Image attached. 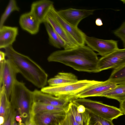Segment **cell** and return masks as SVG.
I'll return each instance as SVG.
<instances>
[{
    "mask_svg": "<svg viewBox=\"0 0 125 125\" xmlns=\"http://www.w3.org/2000/svg\"><path fill=\"white\" fill-rule=\"evenodd\" d=\"M47 59L49 62L60 63L79 71L98 72L99 59L97 54L85 45L55 51L50 54Z\"/></svg>",
    "mask_w": 125,
    "mask_h": 125,
    "instance_id": "obj_1",
    "label": "cell"
},
{
    "mask_svg": "<svg viewBox=\"0 0 125 125\" xmlns=\"http://www.w3.org/2000/svg\"><path fill=\"white\" fill-rule=\"evenodd\" d=\"M8 59L15 65L26 80L38 88L45 87L48 75L45 71L30 57L17 51L12 45L5 49Z\"/></svg>",
    "mask_w": 125,
    "mask_h": 125,
    "instance_id": "obj_2",
    "label": "cell"
},
{
    "mask_svg": "<svg viewBox=\"0 0 125 125\" xmlns=\"http://www.w3.org/2000/svg\"><path fill=\"white\" fill-rule=\"evenodd\" d=\"M11 105L21 117L26 119L29 116L33 103V92L28 89L25 84L16 80L10 96Z\"/></svg>",
    "mask_w": 125,
    "mask_h": 125,
    "instance_id": "obj_3",
    "label": "cell"
},
{
    "mask_svg": "<svg viewBox=\"0 0 125 125\" xmlns=\"http://www.w3.org/2000/svg\"><path fill=\"white\" fill-rule=\"evenodd\" d=\"M73 101L77 105L84 106L88 112L107 120L112 121L124 115L120 108L99 102L84 98L75 99Z\"/></svg>",
    "mask_w": 125,
    "mask_h": 125,
    "instance_id": "obj_4",
    "label": "cell"
},
{
    "mask_svg": "<svg viewBox=\"0 0 125 125\" xmlns=\"http://www.w3.org/2000/svg\"><path fill=\"white\" fill-rule=\"evenodd\" d=\"M99 81L87 80H78L74 83L62 85L45 87L41 90L55 97H73L75 99L76 95Z\"/></svg>",
    "mask_w": 125,
    "mask_h": 125,
    "instance_id": "obj_5",
    "label": "cell"
},
{
    "mask_svg": "<svg viewBox=\"0 0 125 125\" xmlns=\"http://www.w3.org/2000/svg\"><path fill=\"white\" fill-rule=\"evenodd\" d=\"M19 73L15 66L8 59L0 62V88L2 84L9 99Z\"/></svg>",
    "mask_w": 125,
    "mask_h": 125,
    "instance_id": "obj_6",
    "label": "cell"
},
{
    "mask_svg": "<svg viewBox=\"0 0 125 125\" xmlns=\"http://www.w3.org/2000/svg\"><path fill=\"white\" fill-rule=\"evenodd\" d=\"M125 65V48L118 49L99 59L98 72L110 69H115Z\"/></svg>",
    "mask_w": 125,
    "mask_h": 125,
    "instance_id": "obj_7",
    "label": "cell"
},
{
    "mask_svg": "<svg viewBox=\"0 0 125 125\" xmlns=\"http://www.w3.org/2000/svg\"><path fill=\"white\" fill-rule=\"evenodd\" d=\"M85 43L98 54L103 57L119 49L117 41L112 40H105L86 35Z\"/></svg>",
    "mask_w": 125,
    "mask_h": 125,
    "instance_id": "obj_8",
    "label": "cell"
},
{
    "mask_svg": "<svg viewBox=\"0 0 125 125\" xmlns=\"http://www.w3.org/2000/svg\"><path fill=\"white\" fill-rule=\"evenodd\" d=\"M80 46L85 45L86 35L78 27H74L66 21L58 13L53 6L48 13Z\"/></svg>",
    "mask_w": 125,
    "mask_h": 125,
    "instance_id": "obj_9",
    "label": "cell"
},
{
    "mask_svg": "<svg viewBox=\"0 0 125 125\" xmlns=\"http://www.w3.org/2000/svg\"><path fill=\"white\" fill-rule=\"evenodd\" d=\"M33 92V102H41L65 109L69 103L75 99L73 97H55L37 89Z\"/></svg>",
    "mask_w": 125,
    "mask_h": 125,
    "instance_id": "obj_10",
    "label": "cell"
},
{
    "mask_svg": "<svg viewBox=\"0 0 125 125\" xmlns=\"http://www.w3.org/2000/svg\"><path fill=\"white\" fill-rule=\"evenodd\" d=\"M94 10L70 8L57 11L58 14L68 23L75 27L83 19L93 14Z\"/></svg>",
    "mask_w": 125,
    "mask_h": 125,
    "instance_id": "obj_11",
    "label": "cell"
},
{
    "mask_svg": "<svg viewBox=\"0 0 125 125\" xmlns=\"http://www.w3.org/2000/svg\"><path fill=\"white\" fill-rule=\"evenodd\" d=\"M116 85L108 80L104 81H99L76 95L75 99L90 97L101 96L103 94L114 88Z\"/></svg>",
    "mask_w": 125,
    "mask_h": 125,
    "instance_id": "obj_12",
    "label": "cell"
},
{
    "mask_svg": "<svg viewBox=\"0 0 125 125\" xmlns=\"http://www.w3.org/2000/svg\"><path fill=\"white\" fill-rule=\"evenodd\" d=\"M65 115V110L47 112L35 115L34 118L37 125H59Z\"/></svg>",
    "mask_w": 125,
    "mask_h": 125,
    "instance_id": "obj_13",
    "label": "cell"
},
{
    "mask_svg": "<svg viewBox=\"0 0 125 125\" xmlns=\"http://www.w3.org/2000/svg\"><path fill=\"white\" fill-rule=\"evenodd\" d=\"M53 2L49 0H40L33 2L31 6L30 11L41 23L45 21L46 17Z\"/></svg>",
    "mask_w": 125,
    "mask_h": 125,
    "instance_id": "obj_14",
    "label": "cell"
},
{
    "mask_svg": "<svg viewBox=\"0 0 125 125\" xmlns=\"http://www.w3.org/2000/svg\"><path fill=\"white\" fill-rule=\"evenodd\" d=\"M45 22L50 24L70 49L80 46L49 13L46 17Z\"/></svg>",
    "mask_w": 125,
    "mask_h": 125,
    "instance_id": "obj_15",
    "label": "cell"
},
{
    "mask_svg": "<svg viewBox=\"0 0 125 125\" xmlns=\"http://www.w3.org/2000/svg\"><path fill=\"white\" fill-rule=\"evenodd\" d=\"M19 23L23 30L33 35L38 33L41 24L30 11L21 15Z\"/></svg>",
    "mask_w": 125,
    "mask_h": 125,
    "instance_id": "obj_16",
    "label": "cell"
},
{
    "mask_svg": "<svg viewBox=\"0 0 125 125\" xmlns=\"http://www.w3.org/2000/svg\"><path fill=\"white\" fill-rule=\"evenodd\" d=\"M18 29L16 27L5 25L0 28V48L4 49L12 45L18 34Z\"/></svg>",
    "mask_w": 125,
    "mask_h": 125,
    "instance_id": "obj_17",
    "label": "cell"
},
{
    "mask_svg": "<svg viewBox=\"0 0 125 125\" xmlns=\"http://www.w3.org/2000/svg\"><path fill=\"white\" fill-rule=\"evenodd\" d=\"M78 81L77 77L73 74L60 72L54 77L48 80L47 83L49 86H56L74 83Z\"/></svg>",
    "mask_w": 125,
    "mask_h": 125,
    "instance_id": "obj_18",
    "label": "cell"
},
{
    "mask_svg": "<svg viewBox=\"0 0 125 125\" xmlns=\"http://www.w3.org/2000/svg\"><path fill=\"white\" fill-rule=\"evenodd\" d=\"M77 106L72 101L69 103L67 109L79 125H90L91 117L90 114L86 110L83 113H79L77 110Z\"/></svg>",
    "mask_w": 125,
    "mask_h": 125,
    "instance_id": "obj_19",
    "label": "cell"
},
{
    "mask_svg": "<svg viewBox=\"0 0 125 125\" xmlns=\"http://www.w3.org/2000/svg\"><path fill=\"white\" fill-rule=\"evenodd\" d=\"M11 107L9 99L7 95L4 87L2 86L0 91V125H2L3 124Z\"/></svg>",
    "mask_w": 125,
    "mask_h": 125,
    "instance_id": "obj_20",
    "label": "cell"
},
{
    "mask_svg": "<svg viewBox=\"0 0 125 125\" xmlns=\"http://www.w3.org/2000/svg\"><path fill=\"white\" fill-rule=\"evenodd\" d=\"M44 23L49 36V42L52 45L57 48L70 49L48 23L45 22Z\"/></svg>",
    "mask_w": 125,
    "mask_h": 125,
    "instance_id": "obj_21",
    "label": "cell"
},
{
    "mask_svg": "<svg viewBox=\"0 0 125 125\" xmlns=\"http://www.w3.org/2000/svg\"><path fill=\"white\" fill-rule=\"evenodd\" d=\"M116 100L121 103L125 100V84L117 85L101 96Z\"/></svg>",
    "mask_w": 125,
    "mask_h": 125,
    "instance_id": "obj_22",
    "label": "cell"
},
{
    "mask_svg": "<svg viewBox=\"0 0 125 125\" xmlns=\"http://www.w3.org/2000/svg\"><path fill=\"white\" fill-rule=\"evenodd\" d=\"M63 108L39 102H34L32 104L31 112L32 114L50 111L65 110Z\"/></svg>",
    "mask_w": 125,
    "mask_h": 125,
    "instance_id": "obj_23",
    "label": "cell"
},
{
    "mask_svg": "<svg viewBox=\"0 0 125 125\" xmlns=\"http://www.w3.org/2000/svg\"><path fill=\"white\" fill-rule=\"evenodd\" d=\"M108 80L116 85L125 84V65L114 69Z\"/></svg>",
    "mask_w": 125,
    "mask_h": 125,
    "instance_id": "obj_24",
    "label": "cell"
},
{
    "mask_svg": "<svg viewBox=\"0 0 125 125\" xmlns=\"http://www.w3.org/2000/svg\"><path fill=\"white\" fill-rule=\"evenodd\" d=\"M20 8L15 0H10L4 12L2 15L0 20V28L4 25V24L11 13L14 11H19Z\"/></svg>",
    "mask_w": 125,
    "mask_h": 125,
    "instance_id": "obj_25",
    "label": "cell"
},
{
    "mask_svg": "<svg viewBox=\"0 0 125 125\" xmlns=\"http://www.w3.org/2000/svg\"><path fill=\"white\" fill-rule=\"evenodd\" d=\"M67 107L65 110V116L60 122L59 125H79L75 120L71 114L67 110Z\"/></svg>",
    "mask_w": 125,
    "mask_h": 125,
    "instance_id": "obj_26",
    "label": "cell"
},
{
    "mask_svg": "<svg viewBox=\"0 0 125 125\" xmlns=\"http://www.w3.org/2000/svg\"><path fill=\"white\" fill-rule=\"evenodd\" d=\"M114 34L122 41L125 48V21L117 29L114 31Z\"/></svg>",
    "mask_w": 125,
    "mask_h": 125,
    "instance_id": "obj_27",
    "label": "cell"
},
{
    "mask_svg": "<svg viewBox=\"0 0 125 125\" xmlns=\"http://www.w3.org/2000/svg\"><path fill=\"white\" fill-rule=\"evenodd\" d=\"M91 117V122L98 121L102 125H114L112 121L104 119L92 113H89Z\"/></svg>",
    "mask_w": 125,
    "mask_h": 125,
    "instance_id": "obj_28",
    "label": "cell"
},
{
    "mask_svg": "<svg viewBox=\"0 0 125 125\" xmlns=\"http://www.w3.org/2000/svg\"><path fill=\"white\" fill-rule=\"evenodd\" d=\"M16 113V111L15 109L11 105L10 110L5 117L2 125H11L13 118L15 115Z\"/></svg>",
    "mask_w": 125,
    "mask_h": 125,
    "instance_id": "obj_29",
    "label": "cell"
},
{
    "mask_svg": "<svg viewBox=\"0 0 125 125\" xmlns=\"http://www.w3.org/2000/svg\"><path fill=\"white\" fill-rule=\"evenodd\" d=\"M24 125H37L34 118V115L31 111L28 117L25 120Z\"/></svg>",
    "mask_w": 125,
    "mask_h": 125,
    "instance_id": "obj_30",
    "label": "cell"
},
{
    "mask_svg": "<svg viewBox=\"0 0 125 125\" xmlns=\"http://www.w3.org/2000/svg\"><path fill=\"white\" fill-rule=\"evenodd\" d=\"M77 110L78 112L80 113H83L86 111L85 107L82 105H78Z\"/></svg>",
    "mask_w": 125,
    "mask_h": 125,
    "instance_id": "obj_31",
    "label": "cell"
},
{
    "mask_svg": "<svg viewBox=\"0 0 125 125\" xmlns=\"http://www.w3.org/2000/svg\"><path fill=\"white\" fill-rule=\"evenodd\" d=\"M120 109L125 115V100L120 103Z\"/></svg>",
    "mask_w": 125,
    "mask_h": 125,
    "instance_id": "obj_32",
    "label": "cell"
},
{
    "mask_svg": "<svg viewBox=\"0 0 125 125\" xmlns=\"http://www.w3.org/2000/svg\"><path fill=\"white\" fill-rule=\"evenodd\" d=\"M6 56L5 52L1 51H0V62L4 60L5 59V57Z\"/></svg>",
    "mask_w": 125,
    "mask_h": 125,
    "instance_id": "obj_33",
    "label": "cell"
},
{
    "mask_svg": "<svg viewBox=\"0 0 125 125\" xmlns=\"http://www.w3.org/2000/svg\"><path fill=\"white\" fill-rule=\"evenodd\" d=\"M96 24L97 26H101L103 25L102 20L100 18H97L95 21Z\"/></svg>",
    "mask_w": 125,
    "mask_h": 125,
    "instance_id": "obj_34",
    "label": "cell"
},
{
    "mask_svg": "<svg viewBox=\"0 0 125 125\" xmlns=\"http://www.w3.org/2000/svg\"><path fill=\"white\" fill-rule=\"evenodd\" d=\"M90 125H102L98 121L91 122Z\"/></svg>",
    "mask_w": 125,
    "mask_h": 125,
    "instance_id": "obj_35",
    "label": "cell"
},
{
    "mask_svg": "<svg viewBox=\"0 0 125 125\" xmlns=\"http://www.w3.org/2000/svg\"><path fill=\"white\" fill-rule=\"evenodd\" d=\"M121 1L124 3H125V0H121Z\"/></svg>",
    "mask_w": 125,
    "mask_h": 125,
    "instance_id": "obj_36",
    "label": "cell"
}]
</instances>
